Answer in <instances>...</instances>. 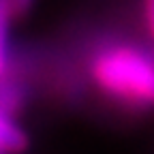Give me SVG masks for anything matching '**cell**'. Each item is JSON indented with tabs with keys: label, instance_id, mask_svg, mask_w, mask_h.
Instances as JSON below:
<instances>
[{
	"label": "cell",
	"instance_id": "obj_1",
	"mask_svg": "<svg viewBox=\"0 0 154 154\" xmlns=\"http://www.w3.org/2000/svg\"><path fill=\"white\" fill-rule=\"evenodd\" d=\"M92 79L113 99L154 105V58L131 45H113L92 58Z\"/></svg>",
	"mask_w": 154,
	"mask_h": 154
},
{
	"label": "cell",
	"instance_id": "obj_2",
	"mask_svg": "<svg viewBox=\"0 0 154 154\" xmlns=\"http://www.w3.org/2000/svg\"><path fill=\"white\" fill-rule=\"evenodd\" d=\"M28 148L26 131L15 124L9 116L0 113V152L2 154H22Z\"/></svg>",
	"mask_w": 154,
	"mask_h": 154
},
{
	"label": "cell",
	"instance_id": "obj_3",
	"mask_svg": "<svg viewBox=\"0 0 154 154\" xmlns=\"http://www.w3.org/2000/svg\"><path fill=\"white\" fill-rule=\"evenodd\" d=\"M11 17L13 15V9H11V2L9 0H0V75L5 73L7 69V45H9V24H11Z\"/></svg>",
	"mask_w": 154,
	"mask_h": 154
},
{
	"label": "cell",
	"instance_id": "obj_4",
	"mask_svg": "<svg viewBox=\"0 0 154 154\" xmlns=\"http://www.w3.org/2000/svg\"><path fill=\"white\" fill-rule=\"evenodd\" d=\"M143 19L150 36L154 38V0H143Z\"/></svg>",
	"mask_w": 154,
	"mask_h": 154
},
{
	"label": "cell",
	"instance_id": "obj_5",
	"mask_svg": "<svg viewBox=\"0 0 154 154\" xmlns=\"http://www.w3.org/2000/svg\"><path fill=\"white\" fill-rule=\"evenodd\" d=\"M11 2V9H13V15H26L28 11H30V7H32V2L34 0H9Z\"/></svg>",
	"mask_w": 154,
	"mask_h": 154
},
{
	"label": "cell",
	"instance_id": "obj_6",
	"mask_svg": "<svg viewBox=\"0 0 154 154\" xmlns=\"http://www.w3.org/2000/svg\"><path fill=\"white\" fill-rule=\"evenodd\" d=\"M0 154H2V152H0Z\"/></svg>",
	"mask_w": 154,
	"mask_h": 154
}]
</instances>
